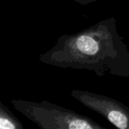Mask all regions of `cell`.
<instances>
[{"label":"cell","mask_w":129,"mask_h":129,"mask_svg":"<svg viewBox=\"0 0 129 129\" xmlns=\"http://www.w3.org/2000/svg\"><path fill=\"white\" fill-rule=\"evenodd\" d=\"M82 98L81 101L84 104H86V106L104 114L108 120L117 128L120 129L129 128L128 116L120 107L109 101L101 100L98 98L84 95Z\"/></svg>","instance_id":"1"},{"label":"cell","mask_w":129,"mask_h":129,"mask_svg":"<svg viewBox=\"0 0 129 129\" xmlns=\"http://www.w3.org/2000/svg\"><path fill=\"white\" fill-rule=\"evenodd\" d=\"M77 48L84 54L93 55L98 51V43L91 37L88 36H82L77 39Z\"/></svg>","instance_id":"2"},{"label":"cell","mask_w":129,"mask_h":129,"mask_svg":"<svg viewBox=\"0 0 129 129\" xmlns=\"http://www.w3.org/2000/svg\"><path fill=\"white\" fill-rule=\"evenodd\" d=\"M18 128V125L11 118L8 114H5L2 111L0 116V128L2 129H14Z\"/></svg>","instance_id":"3"}]
</instances>
